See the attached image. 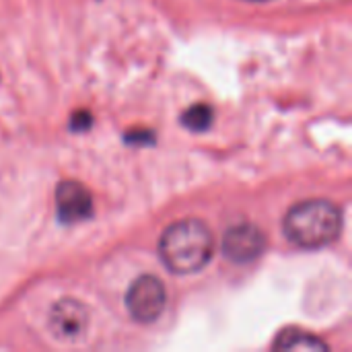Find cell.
<instances>
[{
    "label": "cell",
    "instance_id": "1",
    "mask_svg": "<svg viewBox=\"0 0 352 352\" xmlns=\"http://www.w3.org/2000/svg\"><path fill=\"white\" fill-rule=\"evenodd\" d=\"M159 254L163 264L175 274L200 272L214 254L212 231L196 219L179 221L163 233Z\"/></svg>",
    "mask_w": 352,
    "mask_h": 352
},
{
    "label": "cell",
    "instance_id": "2",
    "mask_svg": "<svg viewBox=\"0 0 352 352\" xmlns=\"http://www.w3.org/2000/svg\"><path fill=\"white\" fill-rule=\"evenodd\" d=\"M283 231L297 248H326L336 241L342 231V212L328 200L299 202L285 214Z\"/></svg>",
    "mask_w": 352,
    "mask_h": 352
},
{
    "label": "cell",
    "instance_id": "3",
    "mask_svg": "<svg viewBox=\"0 0 352 352\" xmlns=\"http://www.w3.org/2000/svg\"><path fill=\"white\" fill-rule=\"evenodd\" d=\"M167 303V293L157 276L144 274L136 278L126 295V307L130 316L140 324H151L159 320Z\"/></svg>",
    "mask_w": 352,
    "mask_h": 352
},
{
    "label": "cell",
    "instance_id": "4",
    "mask_svg": "<svg viewBox=\"0 0 352 352\" xmlns=\"http://www.w3.org/2000/svg\"><path fill=\"white\" fill-rule=\"evenodd\" d=\"M266 252V235L250 223L231 227L223 237V254L235 264H250Z\"/></svg>",
    "mask_w": 352,
    "mask_h": 352
},
{
    "label": "cell",
    "instance_id": "5",
    "mask_svg": "<svg viewBox=\"0 0 352 352\" xmlns=\"http://www.w3.org/2000/svg\"><path fill=\"white\" fill-rule=\"evenodd\" d=\"M56 214L64 225L82 223L93 217V198L78 182H62L56 188Z\"/></svg>",
    "mask_w": 352,
    "mask_h": 352
},
{
    "label": "cell",
    "instance_id": "6",
    "mask_svg": "<svg viewBox=\"0 0 352 352\" xmlns=\"http://www.w3.org/2000/svg\"><path fill=\"white\" fill-rule=\"evenodd\" d=\"M87 309L74 299L58 301L50 311V330L60 340H78L87 330Z\"/></svg>",
    "mask_w": 352,
    "mask_h": 352
},
{
    "label": "cell",
    "instance_id": "7",
    "mask_svg": "<svg viewBox=\"0 0 352 352\" xmlns=\"http://www.w3.org/2000/svg\"><path fill=\"white\" fill-rule=\"evenodd\" d=\"M274 351H328V344L303 330H285L272 344Z\"/></svg>",
    "mask_w": 352,
    "mask_h": 352
},
{
    "label": "cell",
    "instance_id": "8",
    "mask_svg": "<svg viewBox=\"0 0 352 352\" xmlns=\"http://www.w3.org/2000/svg\"><path fill=\"white\" fill-rule=\"evenodd\" d=\"M212 120H214V111L206 103H196V105H192L190 109H186L182 113L184 128H188L192 132H204V130H208L210 124H212Z\"/></svg>",
    "mask_w": 352,
    "mask_h": 352
},
{
    "label": "cell",
    "instance_id": "9",
    "mask_svg": "<svg viewBox=\"0 0 352 352\" xmlns=\"http://www.w3.org/2000/svg\"><path fill=\"white\" fill-rule=\"evenodd\" d=\"M91 128V113L89 111H76L70 118V130L74 132H85Z\"/></svg>",
    "mask_w": 352,
    "mask_h": 352
},
{
    "label": "cell",
    "instance_id": "10",
    "mask_svg": "<svg viewBox=\"0 0 352 352\" xmlns=\"http://www.w3.org/2000/svg\"><path fill=\"white\" fill-rule=\"evenodd\" d=\"M248 2H268V0H248Z\"/></svg>",
    "mask_w": 352,
    "mask_h": 352
}]
</instances>
